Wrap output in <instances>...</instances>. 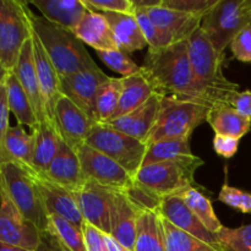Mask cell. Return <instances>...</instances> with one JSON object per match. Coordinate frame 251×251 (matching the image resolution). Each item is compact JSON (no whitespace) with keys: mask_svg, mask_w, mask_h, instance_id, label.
<instances>
[{"mask_svg":"<svg viewBox=\"0 0 251 251\" xmlns=\"http://www.w3.org/2000/svg\"><path fill=\"white\" fill-rule=\"evenodd\" d=\"M120 80H122V93H120L119 104L110 120L129 114L130 112L141 107L154 95L153 88L141 70L134 75L120 77Z\"/></svg>","mask_w":251,"mask_h":251,"instance_id":"obj_29","label":"cell"},{"mask_svg":"<svg viewBox=\"0 0 251 251\" xmlns=\"http://www.w3.org/2000/svg\"><path fill=\"white\" fill-rule=\"evenodd\" d=\"M218 200L240 212L251 213V194L247 191L225 184L220 191Z\"/></svg>","mask_w":251,"mask_h":251,"instance_id":"obj_42","label":"cell"},{"mask_svg":"<svg viewBox=\"0 0 251 251\" xmlns=\"http://www.w3.org/2000/svg\"><path fill=\"white\" fill-rule=\"evenodd\" d=\"M0 251H29V250L15 247V245H9V244H5V243H0Z\"/></svg>","mask_w":251,"mask_h":251,"instance_id":"obj_50","label":"cell"},{"mask_svg":"<svg viewBox=\"0 0 251 251\" xmlns=\"http://www.w3.org/2000/svg\"><path fill=\"white\" fill-rule=\"evenodd\" d=\"M180 196L184 202L193 211L194 215L200 220V222L205 226L206 229L210 230L211 233L217 234L225 227L216 216L211 201L203 194H201L198 189L193 186V188L184 191Z\"/></svg>","mask_w":251,"mask_h":251,"instance_id":"obj_34","label":"cell"},{"mask_svg":"<svg viewBox=\"0 0 251 251\" xmlns=\"http://www.w3.org/2000/svg\"><path fill=\"white\" fill-rule=\"evenodd\" d=\"M29 4L36 6L47 20L71 32L88 11L82 0H31Z\"/></svg>","mask_w":251,"mask_h":251,"instance_id":"obj_25","label":"cell"},{"mask_svg":"<svg viewBox=\"0 0 251 251\" xmlns=\"http://www.w3.org/2000/svg\"><path fill=\"white\" fill-rule=\"evenodd\" d=\"M159 211H161L162 216L176 228L212 245L220 251H223L217 234H213L210 230L206 229L205 226L200 222V220L194 215L189 206L184 202L180 195L168 196V198L163 199L159 203Z\"/></svg>","mask_w":251,"mask_h":251,"instance_id":"obj_15","label":"cell"},{"mask_svg":"<svg viewBox=\"0 0 251 251\" xmlns=\"http://www.w3.org/2000/svg\"><path fill=\"white\" fill-rule=\"evenodd\" d=\"M135 17H136L137 22H139L140 27H141L142 33H144L145 38H146L149 49L158 50V49L168 48V47L176 43V39L168 32H166L163 28L158 27L152 21L151 17L147 15L145 10H136L135 11Z\"/></svg>","mask_w":251,"mask_h":251,"instance_id":"obj_37","label":"cell"},{"mask_svg":"<svg viewBox=\"0 0 251 251\" xmlns=\"http://www.w3.org/2000/svg\"><path fill=\"white\" fill-rule=\"evenodd\" d=\"M15 76L20 83L22 85L24 90L26 91L29 100L34 108L37 118L39 123H49L46 114V108H44L43 97H42L41 86H39L38 76L36 71V64H34V54H33V42L31 38L27 39L20 54L19 61L15 66L14 71ZM50 124V123H49Z\"/></svg>","mask_w":251,"mask_h":251,"instance_id":"obj_21","label":"cell"},{"mask_svg":"<svg viewBox=\"0 0 251 251\" xmlns=\"http://www.w3.org/2000/svg\"><path fill=\"white\" fill-rule=\"evenodd\" d=\"M145 11L157 26L168 32L176 39V43L189 41L190 37L200 28L201 24H202V17L166 9V7H162L161 5L145 9Z\"/></svg>","mask_w":251,"mask_h":251,"instance_id":"obj_22","label":"cell"},{"mask_svg":"<svg viewBox=\"0 0 251 251\" xmlns=\"http://www.w3.org/2000/svg\"><path fill=\"white\" fill-rule=\"evenodd\" d=\"M38 176L14 162L0 163V189L7 194L20 212L41 232L49 226V216L39 189Z\"/></svg>","mask_w":251,"mask_h":251,"instance_id":"obj_5","label":"cell"},{"mask_svg":"<svg viewBox=\"0 0 251 251\" xmlns=\"http://www.w3.org/2000/svg\"><path fill=\"white\" fill-rule=\"evenodd\" d=\"M32 42H33L34 64H36V71L37 76H38L39 86H41L47 118H48V122L50 123L51 126L58 131L54 112H55L56 102L60 97V91H59V80L60 78H59L53 63L44 50L38 36L33 29H32Z\"/></svg>","mask_w":251,"mask_h":251,"instance_id":"obj_18","label":"cell"},{"mask_svg":"<svg viewBox=\"0 0 251 251\" xmlns=\"http://www.w3.org/2000/svg\"><path fill=\"white\" fill-rule=\"evenodd\" d=\"M195 157L189 139H167L149 145L142 167L166 161H183Z\"/></svg>","mask_w":251,"mask_h":251,"instance_id":"obj_33","label":"cell"},{"mask_svg":"<svg viewBox=\"0 0 251 251\" xmlns=\"http://www.w3.org/2000/svg\"><path fill=\"white\" fill-rule=\"evenodd\" d=\"M233 56L242 63H251V25L243 29L230 44Z\"/></svg>","mask_w":251,"mask_h":251,"instance_id":"obj_43","label":"cell"},{"mask_svg":"<svg viewBox=\"0 0 251 251\" xmlns=\"http://www.w3.org/2000/svg\"><path fill=\"white\" fill-rule=\"evenodd\" d=\"M207 123L215 134L242 139L251 129V119L243 117L230 104L217 103L210 109Z\"/></svg>","mask_w":251,"mask_h":251,"instance_id":"obj_30","label":"cell"},{"mask_svg":"<svg viewBox=\"0 0 251 251\" xmlns=\"http://www.w3.org/2000/svg\"><path fill=\"white\" fill-rule=\"evenodd\" d=\"M54 117L60 137L75 151L86 144L88 135L97 124L85 110L63 95L56 102Z\"/></svg>","mask_w":251,"mask_h":251,"instance_id":"obj_13","label":"cell"},{"mask_svg":"<svg viewBox=\"0 0 251 251\" xmlns=\"http://www.w3.org/2000/svg\"><path fill=\"white\" fill-rule=\"evenodd\" d=\"M239 141L240 140L235 139V137L215 134V137H213V150L216 151V153L225 157V158H232L238 152Z\"/></svg>","mask_w":251,"mask_h":251,"instance_id":"obj_45","label":"cell"},{"mask_svg":"<svg viewBox=\"0 0 251 251\" xmlns=\"http://www.w3.org/2000/svg\"><path fill=\"white\" fill-rule=\"evenodd\" d=\"M42 178L54 181L74 193H77L87 183V179L81 168L77 151H75L63 140L55 158L53 159L49 169L44 176H42Z\"/></svg>","mask_w":251,"mask_h":251,"instance_id":"obj_20","label":"cell"},{"mask_svg":"<svg viewBox=\"0 0 251 251\" xmlns=\"http://www.w3.org/2000/svg\"><path fill=\"white\" fill-rule=\"evenodd\" d=\"M0 243L37 251L43 232L20 212L2 189H0Z\"/></svg>","mask_w":251,"mask_h":251,"instance_id":"obj_11","label":"cell"},{"mask_svg":"<svg viewBox=\"0 0 251 251\" xmlns=\"http://www.w3.org/2000/svg\"><path fill=\"white\" fill-rule=\"evenodd\" d=\"M162 96L154 93L146 103L132 110L129 114L120 117L118 119L105 123L108 126L113 127L117 131L134 137L139 141L147 144V139L151 135L159 112H161Z\"/></svg>","mask_w":251,"mask_h":251,"instance_id":"obj_17","label":"cell"},{"mask_svg":"<svg viewBox=\"0 0 251 251\" xmlns=\"http://www.w3.org/2000/svg\"><path fill=\"white\" fill-rule=\"evenodd\" d=\"M75 194L85 222L110 235V206L114 190L87 180L83 188Z\"/></svg>","mask_w":251,"mask_h":251,"instance_id":"obj_14","label":"cell"},{"mask_svg":"<svg viewBox=\"0 0 251 251\" xmlns=\"http://www.w3.org/2000/svg\"><path fill=\"white\" fill-rule=\"evenodd\" d=\"M86 144L119 163L134 178L141 169L149 149V145L145 142L102 123H97L93 126Z\"/></svg>","mask_w":251,"mask_h":251,"instance_id":"obj_9","label":"cell"},{"mask_svg":"<svg viewBox=\"0 0 251 251\" xmlns=\"http://www.w3.org/2000/svg\"><path fill=\"white\" fill-rule=\"evenodd\" d=\"M217 2L218 0H162L161 6L203 19Z\"/></svg>","mask_w":251,"mask_h":251,"instance_id":"obj_40","label":"cell"},{"mask_svg":"<svg viewBox=\"0 0 251 251\" xmlns=\"http://www.w3.org/2000/svg\"><path fill=\"white\" fill-rule=\"evenodd\" d=\"M210 109V107L200 103L162 96L161 112L147 139V145L167 139L190 140L194 130L207 122Z\"/></svg>","mask_w":251,"mask_h":251,"instance_id":"obj_6","label":"cell"},{"mask_svg":"<svg viewBox=\"0 0 251 251\" xmlns=\"http://www.w3.org/2000/svg\"><path fill=\"white\" fill-rule=\"evenodd\" d=\"M2 162H14L37 174L33 167V136L21 125L10 126L0 140V163Z\"/></svg>","mask_w":251,"mask_h":251,"instance_id":"obj_24","label":"cell"},{"mask_svg":"<svg viewBox=\"0 0 251 251\" xmlns=\"http://www.w3.org/2000/svg\"><path fill=\"white\" fill-rule=\"evenodd\" d=\"M202 164V159L195 156L191 159L158 162L141 167L135 176L136 188L161 203L168 196L181 195L193 188L195 172Z\"/></svg>","mask_w":251,"mask_h":251,"instance_id":"obj_4","label":"cell"},{"mask_svg":"<svg viewBox=\"0 0 251 251\" xmlns=\"http://www.w3.org/2000/svg\"><path fill=\"white\" fill-rule=\"evenodd\" d=\"M26 14L32 29L38 36L59 77L97 66L86 50L83 42L74 32L53 24L46 17L36 15L29 10L28 2H26Z\"/></svg>","mask_w":251,"mask_h":251,"instance_id":"obj_3","label":"cell"},{"mask_svg":"<svg viewBox=\"0 0 251 251\" xmlns=\"http://www.w3.org/2000/svg\"><path fill=\"white\" fill-rule=\"evenodd\" d=\"M139 210V206L127 194L114 191L110 206V235L131 251H134L136 239Z\"/></svg>","mask_w":251,"mask_h":251,"instance_id":"obj_19","label":"cell"},{"mask_svg":"<svg viewBox=\"0 0 251 251\" xmlns=\"http://www.w3.org/2000/svg\"><path fill=\"white\" fill-rule=\"evenodd\" d=\"M104 237H105V242H107L108 249H109V251H131L127 249V248H125L123 244H120V243L118 242L117 239H114L112 235L105 234Z\"/></svg>","mask_w":251,"mask_h":251,"instance_id":"obj_49","label":"cell"},{"mask_svg":"<svg viewBox=\"0 0 251 251\" xmlns=\"http://www.w3.org/2000/svg\"><path fill=\"white\" fill-rule=\"evenodd\" d=\"M33 167L39 176H44L60 147L61 137L49 123H39L32 129Z\"/></svg>","mask_w":251,"mask_h":251,"instance_id":"obj_28","label":"cell"},{"mask_svg":"<svg viewBox=\"0 0 251 251\" xmlns=\"http://www.w3.org/2000/svg\"><path fill=\"white\" fill-rule=\"evenodd\" d=\"M39 189L48 216H59L82 229L85 218L81 213L77 198L74 191L38 176Z\"/></svg>","mask_w":251,"mask_h":251,"instance_id":"obj_16","label":"cell"},{"mask_svg":"<svg viewBox=\"0 0 251 251\" xmlns=\"http://www.w3.org/2000/svg\"><path fill=\"white\" fill-rule=\"evenodd\" d=\"M37 251H61L47 232L42 233V243Z\"/></svg>","mask_w":251,"mask_h":251,"instance_id":"obj_48","label":"cell"},{"mask_svg":"<svg viewBox=\"0 0 251 251\" xmlns=\"http://www.w3.org/2000/svg\"><path fill=\"white\" fill-rule=\"evenodd\" d=\"M46 232L61 251H87L82 229L59 216L49 217Z\"/></svg>","mask_w":251,"mask_h":251,"instance_id":"obj_32","label":"cell"},{"mask_svg":"<svg viewBox=\"0 0 251 251\" xmlns=\"http://www.w3.org/2000/svg\"><path fill=\"white\" fill-rule=\"evenodd\" d=\"M75 36L83 43L98 50L118 49L112 28L107 19L100 12L87 11L78 26L74 29Z\"/></svg>","mask_w":251,"mask_h":251,"instance_id":"obj_26","label":"cell"},{"mask_svg":"<svg viewBox=\"0 0 251 251\" xmlns=\"http://www.w3.org/2000/svg\"><path fill=\"white\" fill-rule=\"evenodd\" d=\"M141 73L157 95L213 107L201 95L194 80L188 41L158 50L149 49L141 65Z\"/></svg>","mask_w":251,"mask_h":251,"instance_id":"obj_1","label":"cell"},{"mask_svg":"<svg viewBox=\"0 0 251 251\" xmlns=\"http://www.w3.org/2000/svg\"><path fill=\"white\" fill-rule=\"evenodd\" d=\"M188 42L191 70L201 95L212 105L229 104L233 96L239 92V85L228 80L223 74L225 55L216 51L201 27Z\"/></svg>","mask_w":251,"mask_h":251,"instance_id":"obj_2","label":"cell"},{"mask_svg":"<svg viewBox=\"0 0 251 251\" xmlns=\"http://www.w3.org/2000/svg\"><path fill=\"white\" fill-rule=\"evenodd\" d=\"M1 80L5 82L10 112L15 115L19 125L36 127L39 124L34 108L27 96L26 91L14 73L1 74Z\"/></svg>","mask_w":251,"mask_h":251,"instance_id":"obj_31","label":"cell"},{"mask_svg":"<svg viewBox=\"0 0 251 251\" xmlns=\"http://www.w3.org/2000/svg\"><path fill=\"white\" fill-rule=\"evenodd\" d=\"M88 11L100 12H118V14L135 15V5L132 0H82Z\"/></svg>","mask_w":251,"mask_h":251,"instance_id":"obj_41","label":"cell"},{"mask_svg":"<svg viewBox=\"0 0 251 251\" xmlns=\"http://www.w3.org/2000/svg\"><path fill=\"white\" fill-rule=\"evenodd\" d=\"M32 27L26 14V1H0V68L1 74L12 73Z\"/></svg>","mask_w":251,"mask_h":251,"instance_id":"obj_8","label":"cell"},{"mask_svg":"<svg viewBox=\"0 0 251 251\" xmlns=\"http://www.w3.org/2000/svg\"><path fill=\"white\" fill-rule=\"evenodd\" d=\"M134 251H164L163 217L159 207H140Z\"/></svg>","mask_w":251,"mask_h":251,"instance_id":"obj_23","label":"cell"},{"mask_svg":"<svg viewBox=\"0 0 251 251\" xmlns=\"http://www.w3.org/2000/svg\"><path fill=\"white\" fill-rule=\"evenodd\" d=\"M10 108L5 82L0 78V140L6 135L10 127Z\"/></svg>","mask_w":251,"mask_h":251,"instance_id":"obj_46","label":"cell"},{"mask_svg":"<svg viewBox=\"0 0 251 251\" xmlns=\"http://www.w3.org/2000/svg\"><path fill=\"white\" fill-rule=\"evenodd\" d=\"M82 232L85 235L87 251H109L107 242H105L104 233H102L100 229L88 225V223H85Z\"/></svg>","mask_w":251,"mask_h":251,"instance_id":"obj_44","label":"cell"},{"mask_svg":"<svg viewBox=\"0 0 251 251\" xmlns=\"http://www.w3.org/2000/svg\"><path fill=\"white\" fill-rule=\"evenodd\" d=\"M239 114L251 119V91L238 92L233 96L229 103Z\"/></svg>","mask_w":251,"mask_h":251,"instance_id":"obj_47","label":"cell"},{"mask_svg":"<svg viewBox=\"0 0 251 251\" xmlns=\"http://www.w3.org/2000/svg\"><path fill=\"white\" fill-rule=\"evenodd\" d=\"M163 229L164 251H220L212 245L176 228L164 217Z\"/></svg>","mask_w":251,"mask_h":251,"instance_id":"obj_36","label":"cell"},{"mask_svg":"<svg viewBox=\"0 0 251 251\" xmlns=\"http://www.w3.org/2000/svg\"><path fill=\"white\" fill-rule=\"evenodd\" d=\"M103 15L112 28L118 49L125 53H132L147 46L146 38L135 15L118 12H105Z\"/></svg>","mask_w":251,"mask_h":251,"instance_id":"obj_27","label":"cell"},{"mask_svg":"<svg viewBox=\"0 0 251 251\" xmlns=\"http://www.w3.org/2000/svg\"><path fill=\"white\" fill-rule=\"evenodd\" d=\"M217 237L223 251H251V225L239 228L223 227Z\"/></svg>","mask_w":251,"mask_h":251,"instance_id":"obj_38","label":"cell"},{"mask_svg":"<svg viewBox=\"0 0 251 251\" xmlns=\"http://www.w3.org/2000/svg\"><path fill=\"white\" fill-rule=\"evenodd\" d=\"M98 56L100 60L110 68L112 70L117 71L120 75L130 76L139 73L141 70V66L137 65L125 51L120 49H110V50H98Z\"/></svg>","mask_w":251,"mask_h":251,"instance_id":"obj_39","label":"cell"},{"mask_svg":"<svg viewBox=\"0 0 251 251\" xmlns=\"http://www.w3.org/2000/svg\"><path fill=\"white\" fill-rule=\"evenodd\" d=\"M59 78L60 95L73 100L96 122V96L98 88L109 80V76L105 75L97 65Z\"/></svg>","mask_w":251,"mask_h":251,"instance_id":"obj_12","label":"cell"},{"mask_svg":"<svg viewBox=\"0 0 251 251\" xmlns=\"http://www.w3.org/2000/svg\"><path fill=\"white\" fill-rule=\"evenodd\" d=\"M251 25V0H218L205 15L201 28L220 55Z\"/></svg>","mask_w":251,"mask_h":251,"instance_id":"obj_7","label":"cell"},{"mask_svg":"<svg viewBox=\"0 0 251 251\" xmlns=\"http://www.w3.org/2000/svg\"><path fill=\"white\" fill-rule=\"evenodd\" d=\"M77 156L87 180L96 181L110 190L125 194H130L136 188L135 178L129 172L87 144H83L77 150Z\"/></svg>","mask_w":251,"mask_h":251,"instance_id":"obj_10","label":"cell"},{"mask_svg":"<svg viewBox=\"0 0 251 251\" xmlns=\"http://www.w3.org/2000/svg\"><path fill=\"white\" fill-rule=\"evenodd\" d=\"M120 93L122 80L117 77H110L98 88L95 104L96 122L105 124L112 119L119 104Z\"/></svg>","mask_w":251,"mask_h":251,"instance_id":"obj_35","label":"cell"}]
</instances>
